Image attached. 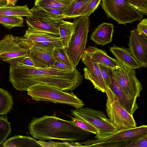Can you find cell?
I'll use <instances>...</instances> for the list:
<instances>
[{
	"mask_svg": "<svg viewBox=\"0 0 147 147\" xmlns=\"http://www.w3.org/2000/svg\"><path fill=\"white\" fill-rule=\"evenodd\" d=\"M43 9L52 14L61 16H62L64 11L63 10L57 9L48 8Z\"/></svg>",
	"mask_w": 147,
	"mask_h": 147,
	"instance_id": "cell-38",
	"label": "cell"
},
{
	"mask_svg": "<svg viewBox=\"0 0 147 147\" xmlns=\"http://www.w3.org/2000/svg\"><path fill=\"white\" fill-rule=\"evenodd\" d=\"M55 47L52 43L42 45H33L30 49L29 56L37 67H49L55 61L53 57V51Z\"/></svg>",
	"mask_w": 147,
	"mask_h": 147,
	"instance_id": "cell-13",
	"label": "cell"
},
{
	"mask_svg": "<svg viewBox=\"0 0 147 147\" xmlns=\"http://www.w3.org/2000/svg\"><path fill=\"white\" fill-rule=\"evenodd\" d=\"M5 147H41L38 141L28 136H15L5 140L2 146Z\"/></svg>",
	"mask_w": 147,
	"mask_h": 147,
	"instance_id": "cell-21",
	"label": "cell"
},
{
	"mask_svg": "<svg viewBox=\"0 0 147 147\" xmlns=\"http://www.w3.org/2000/svg\"><path fill=\"white\" fill-rule=\"evenodd\" d=\"M53 57L55 61L74 67L63 47H55L53 51Z\"/></svg>",
	"mask_w": 147,
	"mask_h": 147,
	"instance_id": "cell-29",
	"label": "cell"
},
{
	"mask_svg": "<svg viewBox=\"0 0 147 147\" xmlns=\"http://www.w3.org/2000/svg\"><path fill=\"white\" fill-rule=\"evenodd\" d=\"M129 3L138 12L147 15V0H128Z\"/></svg>",
	"mask_w": 147,
	"mask_h": 147,
	"instance_id": "cell-32",
	"label": "cell"
},
{
	"mask_svg": "<svg viewBox=\"0 0 147 147\" xmlns=\"http://www.w3.org/2000/svg\"><path fill=\"white\" fill-rule=\"evenodd\" d=\"M101 0H91L81 13V16L89 17L97 8Z\"/></svg>",
	"mask_w": 147,
	"mask_h": 147,
	"instance_id": "cell-33",
	"label": "cell"
},
{
	"mask_svg": "<svg viewBox=\"0 0 147 147\" xmlns=\"http://www.w3.org/2000/svg\"><path fill=\"white\" fill-rule=\"evenodd\" d=\"M75 28L74 23L63 21L59 28V34L63 48L67 47Z\"/></svg>",
	"mask_w": 147,
	"mask_h": 147,
	"instance_id": "cell-22",
	"label": "cell"
},
{
	"mask_svg": "<svg viewBox=\"0 0 147 147\" xmlns=\"http://www.w3.org/2000/svg\"><path fill=\"white\" fill-rule=\"evenodd\" d=\"M31 47L36 42L49 41L56 47H63L59 35L34 31L28 28L24 36Z\"/></svg>",
	"mask_w": 147,
	"mask_h": 147,
	"instance_id": "cell-17",
	"label": "cell"
},
{
	"mask_svg": "<svg viewBox=\"0 0 147 147\" xmlns=\"http://www.w3.org/2000/svg\"><path fill=\"white\" fill-rule=\"evenodd\" d=\"M9 80L16 89L27 91L36 85L56 87L63 91H72L83 82V77L76 68L72 71L50 68L37 67L10 64Z\"/></svg>",
	"mask_w": 147,
	"mask_h": 147,
	"instance_id": "cell-1",
	"label": "cell"
},
{
	"mask_svg": "<svg viewBox=\"0 0 147 147\" xmlns=\"http://www.w3.org/2000/svg\"><path fill=\"white\" fill-rule=\"evenodd\" d=\"M107 96L106 111L109 119L118 129L136 127V123L133 115L122 106L117 97L109 87L105 91Z\"/></svg>",
	"mask_w": 147,
	"mask_h": 147,
	"instance_id": "cell-7",
	"label": "cell"
},
{
	"mask_svg": "<svg viewBox=\"0 0 147 147\" xmlns=\"http://www.w3.org/2000/svg\"><path fill=\"white\" fill-rule=\"evenodd\" d=\"M73 0H35L34 6L44 9H57L64 11Z\"/></svg>",
	"mask_w": 147,
	"mask_h": 147,
	"instance_id": "cell-24",
	"label": "cell"
},
{
	"mask_svg": "<svg viewBox=\"0 0 147 147\" xmlns=\"http://www.w3.org/2000/svg\"><path fill=\"white\" fill-rule=\"evenodd\" d=\"M30 134L35 139L45 141L57 139L65 141L84 140L91 134L74 124L55 116L34 117L28 126Z\"/></svg>",
	"mask_w": 147,
	"mask_h": 147,
	"instance_id": "cell-2",
	"label": "cell"
},
{
	"mask_svg": "<svg viewBox=\"0 0 147 147\" xmlns=\"http://www.w3.org/2000/svg\"><path fill=\"white\" fill-rule=\"evenodd\" d=\"M49 67L59 70L69 71H72L76 68L57 61H55L54 63Z\"/></svg>",
	"mask_w": 147,
	"mask_h": 147,
	"instance_id": "cell-36",
	"label": "cell"
},
{
	"mask_svg": "<svg viewBox=\"0 0 147 147\" xmlns=\"http://www.w3.org/2000/svg\"><path fill=\"white\" fill-rule=\"evenodd\" d=\"M11 131L10 123L5 117H0V145L5 140Z\"/></svg>",
	"mask_w": 147,
	"mask_h": 147,
	"instance_id": "cell-27",
	"label": "cell"
},
{
	"mask_svg": "<svg viewBox=\"0 0 147 147\" xmlns=\"http://www.w3.org/2000/svg\"><path fill=\"white\" fill-rule=\"evenodd\" d=\"M73 22L75 25V32L67 47L63 48L73 67L75 68L86 48L90 21L89 17L80 16L76 18Z\"/></svg>",
	"mask_w": 147,
	"mask_h": 147,
	"instance_id": "cell-4",
	"label": "cell"
},
{
	"mask_svg": "<svg viewBox=\"0 0 147 147\" xmlns=\"http://www.w3.org/2000/svg\"><path fill=\"white\" fill-rule=\"evenodd\" d=\"M147 134V126L143 125L136 127L118 129L109 135L94 140L88 139L80 143L85 147H97L105 144V147H126L131 141Z\"/></svg>",
	"mask_w": 147,
	"mask_h": 147,
	"instance_id": "cell-5",
	"label": "cell"
},
{
	"mask_svg": "<svg viewBox=\"0 0 147 147\" xmlns=\"http://www.w3.org/2000/svg\"><path fill=\"white\" fill-rule=\"evenodd\" d=\"M41 147H85L78 142L65 141L63 142H55L51 141L48 142L43 141H38Z\"/></svg>",
	"mask_w": 147,
	"mask_h": 147,
	"instance_id": "cell-28",
	"label": "cell"
},
{
	"mask_svg": "<svg viewBox=\"0 0 147 147\" xmlns=\"http://www.w3.org/2000/svg\"><path fill=\"white\" fill-rule=\"evenodd\" d=\"M71 114L85 120L98 130L95 139L108 136L118 130L102 111L85 107L71 110Z\"/></svg>",
	"mask_w": 147,
	"mask_h": 147,
	"instance_id": "cell-9",
	"label": "cell"
},
{
	"mask_svg": "<svg viewBox=\"0 0 147 147\" xmlns=\"http://www.w3.org/2000/svg\"><path fill=\"white\" fill-rule=\"evenodd\" d=\"M138 24L136 28L138 32L147 40V18L143 19Z\"/></svg>",
	"mask_w": 147,
	"mask_h": 147,
	"instance_id": "cell-35",
	"label": "cell"
},
{
	"mask_svg": "<svg viewBox=\"0 0 147 147\" xmlns=\"http://www.w3.org/2000/svg\"><path fill=\"white\" fill-rule=\"evenodd\" d=\"M83 54L93 62L102 63L113 69L119 65L116 59L111 57L105 51L95 46H88L86 47Z\"/></svg>",
	"mask_w": 147,
	"mask_h": 147,
	"instance_id": "cell-15",
	"label": "cell"
},
{
	"mask_svg": "<svg viewBox=\"0 0 147 147\" xmlns=\"http://www.w3.org/2000/svg\"><path fill=\"white\" fill-rule=\"evenodd\" d=\"M23 19L19 16L0 15V24L10 29L15 27L24 26Z\"/></svg>",
	"mask_w": 147,
	"mask_h": 147,
	"instance_id": "cell-26",
	"label": "cell"
},
{
	"mask_svg": "<svg viewBox=\"0 0 147 147\" xmlns=\"http://www.w3.org/2000/svg\"><path fill=\"white\" fill-rule=\"evenodd\" d=\"M30 10L32 16L26 19L28 28L38 32L59 35V28L64 21L56 15L34 6Z\"/></svg>",
	"mask_w": 147,
	"mask_h": 147,
	"instance_id": "cell-10",
	"label": "cell"
},
{
	"mask_svg": "<svg viewBox=\"0 0 147 147\" xmlns=\"http://www.w3.org/2000/svg\"><path fill=\"white\" fill-rule=\"evenodd\" d=\"M109 49L119 62L134 69L140 68L138 62L133 57L129 49L114 44Z\"/></svg>",
	"mask_w": 147,
	"mask_h": 147,
	"instance_id": "cell-19",
	"label": "cell"
},
{
	"mask_svg": "<svg viewBox=\"0 0 147 147\" xmlns=\"http://www.w3.org/2000/svg\"><path fill=\"white\" fill-rule=\"evenodd\" d=\"M102 77L107 88L112 82L111 76L113 69L101 63H98Z\"/></svg>",
	"mask_w": 147,
	"mask_h": 147,
	"instance_id": "cell-31",
	"label": "cell"
},
{
	"mask_svg": "<svg viewBox=\"0 0 147 147\" xmlns=\"http://www.w3.org/2000/svg\"><path fill=\"white\" fill-rule=\"evenodd\" d=\"M112 82L109 86L118 98L122 107L131 115H133L138 108L136 99L127 95L117 83L113 72Z\"/></svg>",
	"mask_w": 147,
	"mask_h": 147,
	"instance_id": "cell-16",
	"label": "cell"
},
{
	"mask_svg": "<svg viewBox=\"0 0 147 147\" xmlns=\"http://www.w3.org/2000/svg\"><path fill=\"white\" fill-rule=\"evenodd\" d=\"M14 64L21 65L34 67V63L29 56L20 58L16 61Z\"/></svg>",
	"mask_w": 147,
	"mask_h": 147,
	"instance_id": "cell-37",
	"label": "cell"
},
{
	"mask_svg": "<svg viewBox=\"0 0 147 147\" xmlns=\"http://www.w3.org/2000/svg\"><path fill=\"white\" fill-rule=\"evenodd\" d=\"M6 0H0V8L8 6Z\"/></svg>",
	"mask_w": 147,
	"mask_h": 147,
	"instance_id": "cell-40",
	"label": "cell"
},
{
	"mask_svg": "<svg viewBox=\"0 0 147 147\" xmlns=\"http://www.w3.org/2000/svg\"><path fill=\"white\" fill-rule=\"evenodd\" d=\"M101 6L108 17L120 24L141 21L143 17L128 0H102Z\"/></svg>",
	"mask_w": 147,
	"mask_h": 147,
	"instance_id": "cell-6",
	"label": "cell"
},
{
	"mask_svg": "<svg viewBox=\"0 0 147 147\" xmlns=\"http://www.w3.org/2000/svg\"><path fill=\"white\" fill-rule=\"evenodd\" d=\"M114 28L113 24L102 23L92 32L90 39L97 45H105L109 44L112 41Z\"/></svg>",
	"mask_w": 147,
	"mask_h": 147,
	"instance_id": "cell-18",
	"label": "cell"
},
{
	"mask_svg": "<svg viewBox=\"0 0 147 147\" xmlns=\"http://www.w3.org/2000/svg\"><path fill=\"white\" fill-rule=\"evenodd\" d=\"M119 63V65L113 69L117 82L127 95L137 99L142 90V84L134 69Z\"/></svg>",
	"mask_w": 147,
	"mask_h": 147,
	"instance_id": "cell-11",
	"label": "cell"
},
{
	"mask_svg": "<svg viewBox=\"0 0 147 147\" xmlns=\"http://www.w3.org/2000/svg\"><path fill=\"white\" fill-rule=\"evenodd\" d=\"M91 0H73L64 10L61 17L76 18L81 16L84 9Z\"/></svg>",
	"mask_w": 147,
	"mask_h": 147,
	"instance_id": "cell-20",
	"label": "cell"
},
{
	"mask_svg": "<svg viewBox=\"0 0 147 147\" xmlns=\"http://www.w3.org/2000/svg\"><path fill=\"white\" fill-rule=\"evenodd\" d=\"M147 134L131 141L126 147H147Z\"/></svg>",
	"mask_w": 147,
	"mask_h": 147,
	"instance_id": "cell-34",
	"label": "cell"
},
{
	"mask_svg": "<svg viewBox=\"0 0 147 147\" xmlns=\"http://www.w3.org/2000/svg\"><path fill=\"white\" fill-rule=\"evenodd\" d=\"M70 117L72 121L82 129L96 135L98 133V131L97 129L85 120L80 118Z\"/></svg>",
	"mask_w": 147,
	"mask_h": 147,
	"instance_id": "cell-30",
	"label": "cell"
},
{
	"mask_svg": "<svg viewBox=\"0 0 147 147\" xmlns=\"http://www.w3.org/2000/svg\"><path fill=\"white\" fill-rule=\"evenodd\" d=\"M128 45L134 58L140 67H147V40L139 33L136 28L130 32Z\"/></svg>",
	"mask_w": 147,
	"mask_h": 147,
	"instance_id": "cell-12",
	"label": "cell"
},
{
	"mask_svg": "<svg viewBox=\"0 0 147 147\" xmlns=\"http://www.w3.org/2000/svg\"><path fill=\"white\" fill-rule=\"evenodd\" d=\"M8 6H14L17 3L18 0H6Z\"/></svg>",
	"mask_w": 147,
	"mask_h": 147,
	"instance_id": "cell-39",
	"label": "cell"
},
{
	"mask_svg": "<svg viewBox=\"0 0 147 147\" xmlns=\"http://www.w3.org/2000/svg\"><path fill=\"white\" fill-rule=\"evenodd\" d=\"M30 48L24 37L6 34L0 40V59L14 64L20 58L29 56Z\"/></svg>",
	"mask_w": 147,
	"mask_h": 147,
	"instance_id": "cell-8",
	"label": "cell"
},
{
	"mask_svg": "<svg viewBox=\"0 0 147 147\" xmlns=\"http://www.w3.org/2000/svg\"><path fill=\"white\" fill-rule=\"evenodd\" d=\"M0 15L30 17L32 14L27 5L24 6H8L0 8Z\"/></svg>",
	"mask_w": 147,
	"mask_h": 147,
	"instance_id": "cell-23",
	"label": "cell"
},
{
	"mask_svg": "<svg viewBox=\"0 0 147 147\" xmlns=\"http://www.w3.org/2000/svg\"><path fill=\"white\" fill-rule=\"evenodd\" d=\"M13 104V98L9 92L0 88V115L8 113Z\"/></svg>",
	"mask_w": 147,
	"mask_h": 147,
	"instance_id": "cell-25",
	"label": "cell"
},
{
	"mask_svg": "<svg viewBox=\"0 0 147 147\" xmlns=\"http://www.w3.org/2000/svg\"><path fill=\"white\" fill-rule=\"evenodd\" d=\"M27 94L37 101H45L66 104L76 109L83 107L82 100L72 91H63L56 87L46 85H36L29 88Z\"/></svg>",
	"mask_w": 147,
	"mask_h": 147,
	"instance_id": "cell-3",
	"label": "cell"
},
{
	"mask_svg": "<svg viewBox=\"0 0 147 147\" xmlns=\"http://www.w3.org/2000/svg\"><path fill=\"white\" fill-rule=\"evenodd\" d=\"M81 61L85 67L83 69L85 78L90 80L95 89L105 92L107 88L101 75L98 64L83 54Z\"/></svg>",
	"mask_w": 147,
	"mask_h": 147,
	"instance_id": "cell-14",
	"label": "cell"
}]
</instances>
